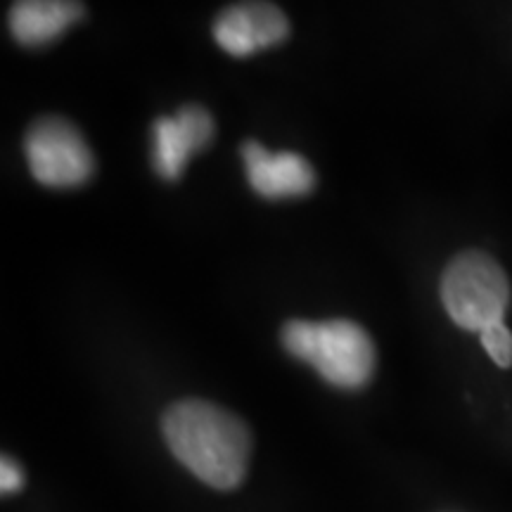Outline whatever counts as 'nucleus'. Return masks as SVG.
<instances>
[{
    "label": "nucleus",
    "mask_w": 512,
    "mask_h": 512,
    "mask_svg": "<svg viewBox=\"0 0 512 512\" xmlns=\"http://www.w3.org/2000/svg\"><path fill=\"white\" fill-rule=\"evenodd\" d=\"M162 432L178 463L211 489L230 491L242 484L252 437L245 422L226 408L197 399L174 403L164 413Z\"/></svg>",
    "instance_id": "f257e3e1"
},
{
    "label": "nucleus",
    "mask_w": 512,
    "mask_h": 512,
    "mask_svg": "<svg viewBox=\"0 0 512 512\" xmlns=\"http://www.w3.org/2000/svg\"><path fill=\"white\" fill-rule=\"evenodd\" d=\"M290 356L339 389L366 387L375 370V344L354 320H290L280 332Z\"/></svg>",
    "instance_id": "f03ea898"
},
{
    "label": "nucleus",
    "mask_w": 512,
    "mask_h": 512,
    "mask_svg": "<svg viewBox=\"0 0 512 512\" xmlns=\"http://www.w3.org/2000/svg\"><path fill=\"white\" fill-rule=\"evenodd\" d=\"M441 302L458 328L482 332L503 323L510 304V283L501 266L482 252H465L446 266Z\"/></svg>",
    "instance_id": "7ed1b4c3"
},
{
    "label": "nucleus",
    "mask_w": 512,
    "mask_h": 512,
    "mask_svg": "<svg viewBox=\"0 0 512 512\" xmlns=\"http://www.w3.org/2000/svg\"><path fill=\"white\" fill-rule=\"evenodd\" d=\"M24 152L31 174L48 188H76L93 176L91 147L67 119H38L24 138Z\"/></svg>",
    "instance_id": "20e7f679"
},
{
    "label": "nucleus",
    "mask_w": 512,
    "mask_h": 512,
    "mask_svg": "<svg viewBox=\"0 0 512 512\" xmlns=\"http://www.w3.org/2000/svg\"><path fill=\"white\" fill-rule=\"evenodd\" d=\"M214 138V119L200 105H185L174 117H162L152 126V166L164 181H176L188 159Z\"/></svg>",
    "instance_id": "39448f33"
},
{
    "label": "nucleus",
    "mask_w": 512,
    "mask_h": 512,
    "mask_svg": "<svg viewBox=\"0 0 512 512\" xmlns=\"http://www.w3.org/2000/svg\"><path fill=\"white\" fill-rule=\"evenodd\" d=\"M290 34V22L280 8L268 3H242L221 12L214 22L219 48L235 57H247L259 50L283 43Z\"/></svg>",
    "instance_id": "423d86ee"
},
{
    "label": "nucleus",
    "mask_w": 512,
    "mask_h": 512,
    "mask_svg": "<svg viewBox=\"0 0 512 512\" xmlns=\"http://www.w3.org/2000/svg\"><path fill=\"white\" fill-rule=\"evenodd\" d=\"M249 185L266 200L304 197L316 188V171L297 152H268L256 140L242 145Z\"/></svg>",
    "instance_id": "0eeeda50"
},
{
    "label": "nucleus",
    "mask_w": 512,
    "mask_h": 512,
    "mask_svg": "<svg viewBox=\"0 0 512 512\" xmlns=\"http://www.w3.org/2000/svg\"><path fill=\"white\" fill-rule=\"evenodd\" d=\"M83 17V5L67 0H24L10 10V31L27 48L46 46Z\"/></svg>",
    "instance_id": "6e6552de"
},
{
    "label": "nucleus",
    "mask_w": 512,
    "mask_h": 512,
    "mask_svg": "<svg viewBox=\"0 0 512 512\" xmlns=\"http://www.w3.org/2000/svg\"><path fill=\"white\" fill-rule=\"evenodd\" d=\"M479 337H482L484 351L498 368L512 366V332L505 328V323L489 325V328L479 332Z\"/></svg>",
    "instance_id": "1a4fd4ad"
},
{
    "label": "nucleus",
    "mask_w": 512,
    "mask_h": 512,
    "mask_svg": "<svg viewBox=\"0 0 512 512\" xmlns=\"http://www.w3.org/2000/svg\"><path fill=\"white\" fill-rule=\"evenodd\" d=\"M24 484V475L22 470H19V465L15 460L5 456L3 463H0V489H3V494H15V491L22 489Z\"/></svg>",
    "instance_id": "9d476101"
}]
</instances>
